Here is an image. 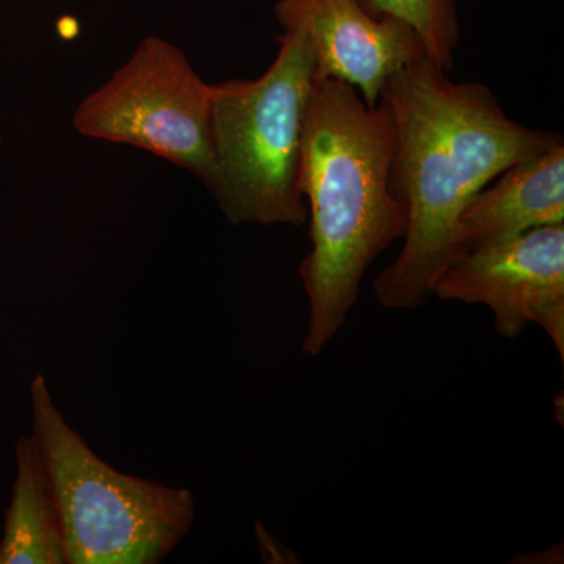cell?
Segmentation results:
<instances>
[{
	"mask_svg": "<svg viewBox=\"0 0 564 564\" xmlns=\"http://www.w3.org/2000/svg\"><path fill=\"white\" fill-rule=\"evenodd\" d=\"M214 85L170 41L150 36L74 111L76 131L131 144L181 166L206 184L214 169L210 107Z\"/></svg>",
	"mask_w": 564,
	"mask_h": 564,
	"instance_id": "obj_5",
	"label": "cell"
},
{
	"mask_svg": "<svg viewBox=\"0 0 564 564\" xmlns=\"http://www.w3.org/2000/svg\"><path fill=\"white\" fill-rule=\"evenodd\" d=\"M33 437L50 470L68 564H154L191 532L187 489L121 474L70 429L43 375L31 384Z\"/></svg>",
	"mask_w": 564,
	"mask_h": 564,
	"instance_id": "obj_4",
	"label": "cell"
},
{
	"mask_svg": "<svg viewBox=\"0 0 564 564\" xmlns=\"http://www.w3.org/2000/svg\"><path fill=\"white\" fill-rule=\"evenodd\" d=\"M380 99L395 126L389 184L406 207L408 226L399 258L378 274L373 289L388 310H414L463 258L458 221L470 199L563 137L511 120L491 88L452 80L429 55L393 74Z\"/></svg>",
	"mask_w": 564,
	"mask_h": 564,
	"instance_id": "obj_1",
	"label": "cell"
},
{
	"mask_svg": "<svg viewBox=\"0 0 564 564\" xmlns=\"http://www.w3.org/2000/svg\"><path fill=\"white\" fill-rule=\"evenodd\" d=\"M470 199L458 221L462 254L564 223V143L516 163Z\"/></svg>",
	"mask_w": 564,
	"mask_h": 564,
	"instance_id": "obj_8",
	"label": "cell"
},
{
	"mask_svg": "<svg viewBox=\"0 0 564 564\" xmlns=\"http://www.w3.org/2000/svg\"><path fill=\"white\" fill-rule=\"evenodd\" d=\"M443 302L485 304L499 336L536 323L564 358V223L474 248L434 282Z\"/></svg>",
	"mask_w": 564,
	"mask_h": 564,
	"instance_id": "obj_6",
	"label": "cell"
},
{
	"mask_svg": "<svg viewBox=\"0 0 564 564\" xmlns=\"http://www.w3.org/2000/svg\"><path fill=\"white\" fill-rule=\"evenodd\" d=\"M0 144H2V135H0Z\"/></svg>",
	"mask_w": 564,
	"mask_h": 564,
	"instance_id": "obj_11",
	"label": "cell"
},
{
	"mask_svg": "<svg viewBox=\"0 0 564 564\" xmlns=\"http://www.w3.org/2000/svg\"><path fill=\"white\" fill-rule=\"evenodd\" d=\"M393 150L395 126L383 99L370 107L350 85L315 77L300 174L313 243L300 265L311 307L307 355L317 356L339 333L364 273L406 232V207L389 184Z\"/></svg>",
	"mask_w": 564,
	"mask_h": 564,
	"instance_id": "obj_2",
	"label": "cell"
},
{
	"mask_svg": "<svg viewBox=\"0 0 564 564\" xmlns=\"http://www.w3.org/2000/svg\"><path fill=\"white\" fill-rule=\"evenodd\" d=\"M274 17L310 40L317 76L350 85L370 107L393 74L429 55L410 24L375 17L362 0H278Z\"/></svg>",
	"mask_w": 564,
	"mask_h": 564,
	"instance_id": "obj_7",
	"label": "cell"
},
{
	"mask_svg": "<svg viewBox=\"0 0 564 564\" xmlns=\"http://www.w3.org/2000/svg\"><path fill=\"white\" fill-rule=\"evenodd\" d=\"M17 469L0 564L68 563L54 486L33 434L18 441Z\"/></svg>",
	"mask_w": 564,
	"mask_h": 564,
	"instance_id": "obj_9",
	"label": "cell"
},
{
	"mask_svg": "<svg viewBox=\"0 0 564 564\" xmlns=\"http://www.w3.org/2000/svg\"><path fill=\"white\" fill-rule=\"evenodd\" d=\"M375 17L399 18L425 44L426 54L441 68L455 69V51L462 41L458 0H362Z\"/></svg>",
	"mask_w": 564,
	"mask_h": 564,
	"instance_id": "obj_10",
	"label": "cell"
},
{
	"mask_svg": "<svg viewBox=\"0 0 564 564\" xmlns=\"http://www.w3.org/2000/svg\"><path fill=\"white\" fill-rule=\"evenodd\" d=\"M270 68L258 79L214 85L206 187L232 225L303 226V124L317 68L310 40L284 31Z\"/></svg>",
	"mask_w": 564,
	"mask_h": 564,
	"instance_id": "obj_3",
	"label": "cell"
}]
</instances>
